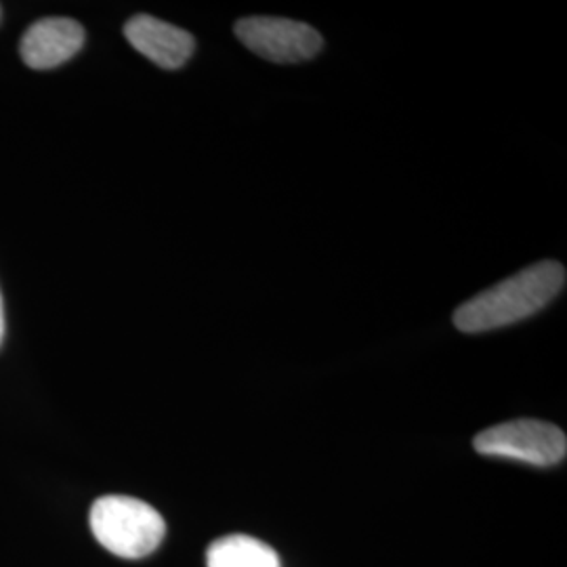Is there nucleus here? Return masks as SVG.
<instances>
[{
  "instance_id": "obj_1",
  "label": "nucleus",
  "mask_w": 567,
  "mask_h": 567,
  "mask_svg": "<svg viewBox=\"0 0 567 567\" xmlns=\"http://www.w3.org/2000/svg\"><path fill=\"white\" fill-rule=\"evenodd\" d=\"M566 286V269L555 261H540L522 269L454 311L452 322L466 334L517 324L545 309Z\"/></svg>"
},
{
  "instance_id": "obj_2",
  "label": "nucleus",
  "mask_w": 567,
  "mask_h": 567,
  "mask_svg": "<svg viewBox=\"0 0 567 567\" xmlns=\"http://www.w3.org/2000/svg\"><path fill=\"white\" fill-rule=\"evenodd\" d=\"M91 529L97 543L122 559H142L161 547L163 515L133 496H102L91 508Z\"/></svg>"
},
{
  "instance_id": "obj_3",
  "label": "nucleus",
  "mask_w": 567,
  "mask_h": 567,
  "mask_svg": "<svg viewBox=\"0 0 567 567\" xmlns=\"http://www.w3.org/2000/svg\"><path fill=\"white\" fill-rule=\"evenodd\" d=\"M473 446L484 456L534 466L559 465L567 454L566 433L559 426L534 419L489 426L475 437Z\"/></svg>"
},
{
  "instance_id": "obj_4",
  "label": "nucleus",
  "mask_w": 567,
  "mask_h": 567,
  "mask_svg": "<svg viewBox=\"0 0 567 567\" xmlns=\"http://www.w3.org/2000/svg\"><path fill=\"white\" fill-rule=\"evenodd\" d=\"M236 37L255 55L274 63H299L322 51V37L303 21L246 18L236 23Z\"/></svg>"
},
{
  "instance_id": "obj_5",
  "label": "nucleus",
  "mask_w": 567,
  "mask_h": 567,
  "mask_svg": "<svg viewBox=\"0 0 567 567\" xmlns=\"http://www.w3.org/2000/svg\"><path fill=\"white\" fill-rule=\"evenodd\" d=\"M84 44L81 23L49 18L28 28L20 44L21 60L34 70H51L72 60Z\"/></svg>"
},
{
  "instance_id": "obj_6",
  "label": "nucleus",
  "mask_w": 567,
  "mask_h": 567,
  "mask_svg": "<svg viewBox=\"0 0 567 567\" xmlns=\"http://www.w3.org/2000/svg\"><path fill=\"white\" fill-rule=\"evenodd\" d=\"M124 37L133 44V49L164 70L182 68L196 49L189 32L152 16H135L128 20L124 25Z\"/></svg>"
},
{
  "instance_id": "obj_7",
  "label": "nucleus",
  "mask_w": 567,
  "mask_h": 567,
  "mask_svg": "<svg viewBox=\"0 0 567 567\" xmlns=\"http://www.w3.org/2000/svg\"><path fill=\"white\" fill-rule=\"evenodd\" d=\"M206 566L208 567H280V557L274 548L261 540L246 536V534H231L219 538L206 550Z\"/></svg>"
},
{
  "instance_id": "obj_8",
  "label": "nucleus",
  "mask_w": 567,
  "mask_h": 567,
  "mask_svg": "<svg viewBox=\"0 0 567 567\" xmlns=\"http://www.w3.org/2000/svg\"><path fill=\"white\" fill-rule=\"evenodd\" d=\"M4 339V307H2V297H0V344Z\"/></svg>"
}]
</instances>
